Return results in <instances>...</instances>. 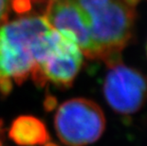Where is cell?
Segmentation results:
<instances>
[{
	"label": "cell",
	"instance_id": "1",
	"mask_svg": "<svg viewBox=\"0 0 147 146\" xmlns=\"http://www.w3.org/2000/svg\"><path fill=\"white\" fill-rule=\"evenodd\" d=\"M86 17L97 51L105 64L121 58L135 34L136 7L121 0H73Z\"/></svg>",
	"mask_w": 147,
	"mask_h": 146
},
{
	"label": "cell",
	"instance_id": "2",
	"mask_svg": "<svg viewBox=\"0 0 147 146\" xmlns=\"http://www.w3.org/2000/svg\"><path fill=\"white\" fill-rule=\"evenodd\" d=\"M44 16L30 15L0 25V93L9 94L12 81L21 85L36 66L34 46L51 29Z\"/></svg>",
	"mask_w": 147,
	"mask_h": 146
},
{
	"label": "cell",
	"instance_id": "3",
	"mask_svg": "<svg viewBox=\"0 0 147 146\" xmlns=\"http://www.w3.org/2000/svg\"><path fill=\"white\" fill-rule=\"evenodd\" d=\"M55 130L67 146H86L104 134L106 122L102 108L91 100L74 98L58 107Z\"/></svg>",
	"mask_w": 147,
	"mask_h": 146
},
{
	"label": "cell",
	"instance_id": "4",
	"mask_svg": "<svg viewBox=\"0 0 147 146\" xmlns=\"http://www.w3.org/2000/svg\"><path fill=\"white\" fill-rule=\"evenodd\" d=\"M104 95L116 113L123 116L133 115L147 102V77L123 64L121 58L111 61L107 63Z\"/></svg>",
	"mask_w": 147,
	"mask_h": 146
},
{
	"label": "cell",
	"instance_id": "5",
	"mask_svg": "<svg viewBox=\"0 0 147 146\" xmlns=\"http://www.w3.org/2000/svg\"><path fill=\"white\" fill-rule=\"evenodd\" d=\"M83 60L84 54L79 46L61 34L58 42L36 65L30 76L37 86L51 82L57 87L68 88L81 70Z\"/></svg>",
	"mask_w": 147,
	"mask_h": 146
},
{
	"label": "cell",
	"instance_id": "6",
	"mask_svg": "<svg viewBox=\"0 0 147 146\" xmlns=\"http://www.w3.org/2000/svg\"><path fill=\"white\" fill-rule=\"evenodd\" d=\"M44 17L53 29L79 46L84 56L97 60L86 17L73 0H49Z\"/></svg>",
	"mask_w": 147,
	"mask_h": 146
},
{
	"label": "cell",
	"instance_id": "7",
	"mask_svg": "<svg viewBox=\"0 0 147 146\" xmlns=\"http://www.w3.org/2000/svg\"><path fill=\"white\" fill-rule=\"evenodd\" d=\"M9 137L20 146L43 145L51 139L45 123L32 116L15 119L9 130Z\"/></svg>",
	"mask_w": 147,
	"mask_h": 146
},
{
	"label": "cell",
	"instance_id": "8",
	"mask_svg": "<svg viewBox=\"0 0 147 146\" xmlns=\"http://www.w3.org/2000/svg\"><path fill=\"white\" fill-rule=\"evenodd\" d=\"M11 8L18 13H25L32 8V1L30 0H12Z\"/></svg>",
	"mask_w": 147,
	"mask_h": 146
},
{
	"label": "cell",
	"instance_id": "9",
	"mask_svg": "<svg viewBox=\"0 0 147 146\" xmlns=\"http://www.w3.org/2000/svg\"><path fill=\"white\" fill-rule=\"evenodd\" d=\"M12 0H0V25L7 22Z\"/></svg>",
	"mask_w": 147,
	"mask_h": 146
},
{
	"label": "cell",
	"instance_id": "10",
	"mask_svg": "<svg viewBox=\"0 0 147 146\" xmlns=\"http://www.w3.org/2000/svg\"><path fill=\"white\" fill-rule=\"evenodd\" d=\"M44 106H45L47 111H51L57 106V100L52 96H48L46 98L45 102H44Z\"/></svg>",
	"mask_w": 147,
	"mask_h": 146
},
{
	"label": "cell",
	"instance_id": "11",
	"mask_svg": "<svg viewBox=\"0 0 147 146\" xmlns=\"http://www.w3.org/2000/svg\"><path fill=\"white\" fill-rule=\"evenodd\" d=\"M121 1L127 3V4H129L131 6H134V7H136V6L139 4L140 0H121Z\"/></svg>",
	"mask_w": 147,
	"mask_h": 146
},
{
	"label": "cell",
	"instance_id": "12",
	"mask_svg": "<svg viewBox=\"0 0 147 146\" xmlns=\"http://www.w3.org/2000/svg\"><path fill=\"white\" fill-rule=\"evenodd\" d=\"M45 146H59L57 145L56 143H53V142H47V143H45Z\"/></svg>",
	"mask_w": 147,
	"mask_h": 146
},
{
	"label": "cell",
	"instance_id": "13",
	"mask_svg": "<svg viewBox=\"0 0 147 146\" xmlns=\"http://www.w3.org/2000/svg\"><path fill=\"white\" fill-rule=\"evenodd\" d=\"M146 54H147V43H146Z\"/></svg>",
	"mask_w": 147,
	"mask_h": 146
},
{
	"label": "cell",
	"instance_id": "14",
	"mask_svg": "<svg viewBox=\"0 0 147 146\" xmlns=\"http://www.w3.org/2000/svg\"><path fill=\"white\" fill-rule=\"evenodd\" d=\"M0 146H2V144H1V142H0Z\"/></svg>",
	"mask_w": 147,
	"mask_h": 146
}]
</instances>
